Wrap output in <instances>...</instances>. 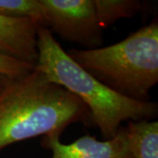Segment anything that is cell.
Wrapping results in <instances>:
<instances>
[{
	"instance_id": "obj_1",
	"label": "cell",
	"mask_w": 158,
	"mask_h": 158,
	"mask_svg": "<svg viewBox=\"0 0 158 158\" xmlns=\"http://www.w3.org/2000/svg\"><path fill=\"white\" fill-rule=\"evenodd\" d=\"M75 123L92 126L88 107L35 66L0 86V150L38 136L61 137Z\"/></svg>"
},
{
	"instance_id": "obj_2",
	"label": "cell",
	"mask_w": 158,
	"mask_h": 158,
	"mask_svg": "<svg viewBox=\"0 0 158 158\" xmlns=\"http://www.w3.org/2000/svg\"><path fill=\"white\" fill-rule=\"evenodd\" d=\"M38 62L35 67L48 79L71 92L84 102L105 140L117 135L124 121L153 120L157 117L155 102L132 100L104 85L69 56L54 34L40 27L37 33Z\"/></svg>"
},
{
	"instance_id": "obj_3",
	"label": "cell",
	"mask_w": 158,
	"mask_h": 158,
	"mask_svg": "<svg viewBox=\"0 0 158 158\" xmlns=\"http://www.w3.org/2000/svg\"><path fill=\"white\" fill-rule=\"evenodd\" d=\"M86 72L109 89L132 100L148 102L158 83V20L113 45L67 51Z\"/></svg>"
},
{
	"instance_id": "obj_4",
	"label": "cell",
	"mask_w": 158,
	"mask_h": 158,
	"mask_svg": "<svg viewBox=\"0 0 158 158\" xmlns=\"http://www.w3.org/2000/svg\"><path fill=\"white\" fill-rule=\"evenodd\" d=\"M46 28L62 40L94 49L103 45L93 0H39Z\"/></svg>"
},
{
	"instance_id": "obj_5",
	"label": "cell",
	"mask_w": 158,
	"mask_h": 158,
	"mask_svg": "<svg viewBox=\"0 0 158 158\" xmlns=\"http://www.w3.org/2000/svg\"><path fill=\"white\" fill-rule=\"evenodd\" d=\"M40 145L50 149L52 158H134L126 126H121L110 140L98 141L95 135H85L71 143L63 144L59 136L46 135Z\"/></svg>"
},
{
	"instance_id": "obj_6",
	"label": "cell",
	"mask_w": 158,
	"mask_h": 158,
	"mask_svg": "<svg viewBox=\"0 0 158 158\" xmlns=\"http://www.w3.org/2000/svg\"><path fill=\"white\" fill-rule=\"evenodd\" d=\"M40 27L38 23L29 19L0 15V53L35 66L39 56L37 33Z\"/></svg>"
},
{
	"instance_id": "obj_7",
	"label": "cell",
	"mask_w": 158,
	"mask_h": 158,
	"mask_svg": "<svg viewBox=\"0 0 158 158\" xmlns=\"http://www.w3.org/2000/svg\"><path fill=\"white\" fill-rule=\"evenodd\" d=\"M134 158H158V122L128 121L126 126Z\"/></svg>"
},
{
	"instance_id": "obj_8",
	"label": "cell",
	"mask_w": 158,
	"mask_h": 158,
	"mask_svg": "<svg viewBox=\"0 0 158 158\" xmlns=\"http://www.w3.org/2000/svg\"><path fill=\"white\" fill-rule=\"evenodd\" d=\"M97 17L102 30L122 19H132L144 10L146 4L140 0H93Z\"/></svg>"
},
{
	"instance_id": "obj_9",
	"label": "cell",
	"mask_w": 158,
	"mask_h": 158,
	"mask_svg": "<svg viewBox=\"0 0 158 158\" xmlns=\"http://www.w3.org/2000/svg\"><path fill=\"white\" fill-rule=\"evenodd\" d=\"M0 15L12 19H29L46 27L39 0H0Z\"/></svg>"
},
{
	"instance_id": "obj_10",
	"label": "cell",
	"mask_w": 158,
	"mask_h": 158,
	"mask_svg": "<svg viewBox=\"0 0 158 158\" xmlns=\"http://www.w3.org/2000/svg\"><path fill=\"white\" fill-rule=\"evenodd\" d=\"M34 65L20 62L0 53V86L29 74Z\"/></svg>"
}]
</instances>
